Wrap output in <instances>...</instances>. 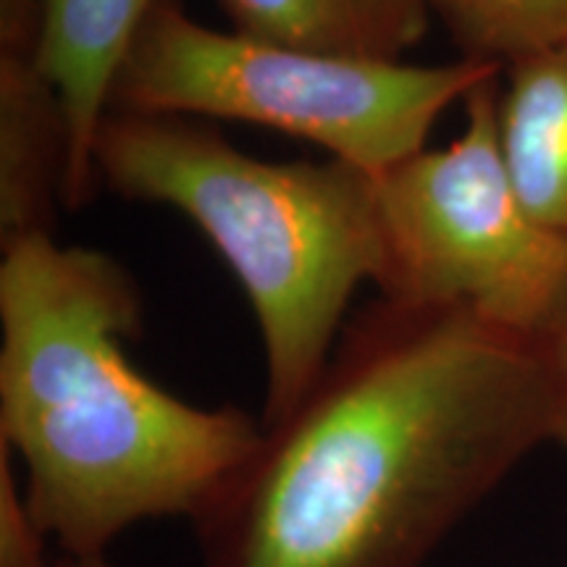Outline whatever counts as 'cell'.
<instances>
[{"label": "cell", "mask_w": 567, "mask_h": 567, "mask_svg": "<svg viewBox=\"0 0 567 567\" xmlns=\"http://www.w3.org/2000/svg\"><path fill=\"white\" fill-rule=\"evenodd\" d=\"M247 38L368 61H405L429 30L421 0H218Z\"/></svg>", "instance_id": "9"}, {"label": "cell", "mask_w": 567, "mask_h": 567, "mask_svg": "<svg viewBox=\"0 0 567 567\" xmlns=\"http://www.w3.org/2000/svg\"><path fill=\"white\" fill-rule=\"evenodd\" d=\"M547 442L555 408L538 342L379 297L193 520L200 567H423Z\"/></svg>", "instance_id": "1"}, {"label": "cell", "mask_w": 567, "mask_h": 567, "mask_svg": "<svg viewBox=\"0 0 567 567\" xmlns=\"http://www.w3.org/2000/svg\"><path fill=\"white\" fill-rule=\"evenodd\" d=\"M63 567H113L105 555H97V557H80V559H71Z\"/></svg>", "instance_id": "13"}, {"label": "cell", "mask_w": 567, "mask_h": 567, "mask_svg": "<svg viewBox=\"0 0 567 567\" xmlns=\"http://www.w3.org/2000/svg\"><path fill=\"white\" fill-rule=\"evenodd\" d=\"M544 365H547L551 386V408H555V442L567 446V316L538 342Z\"/></svg>", "instance_id": "12"}, {"label": "cell", "mask_w": 567, "mask_h": 567, "mask_svg": "<svg viewBox=\"0 0 567 567\" xmlns=\"http://www.w3.org/2000/svg\"><path fill=\"white\" fill-rule=\"evenodd\" d=\"M463 59L496 66L567 42V0H421Z\"/></svg>", "instance_id": "10"}, {"label": "cell", "mask_w": 567, "mask_h": 567, "mask_svg": "<svg viewBox=\"0 0 567 567\" xmlns=\"http://www.w3.org/2000/svg\"><path fill=\"white\" fill-rule=\"evenodd\" d=\"M499 84L502 71L465 97L452 145L375 174L384 243L375 289L542 342L567 316V237L517 195L499 140Z\"/></svg>", "instance_id": "5"}, {"label": "cell", "mask_w": 567, "mask_h": 567, "mask_svg": "<svg viewBox=\"0 0 567 567\" xmlns=\"http://www.w3.org/2000/svg\"><path fill=\"white\" fill-rule=\"evenodd\" d=\"M69 163V113L38 53L0 51V247L55 237Z\"/></svg>", "instance_id": "7"}, {"label": "cell", "mask_w": 567, "mask_h": 567, "mask_svg": "<svg viewBox=\"0 0 567 567\" xmlns=\"http://www.w3.org/2000/svg\"><path fill=\"white\" fill-rule=\"evenodd\" d=\"M142 295L122 264L51 234L0 260V446L27 505L71 559L151 517L197 520L264 444L237 408H197L124 352Z\"/></svg>", "instance_id": "2"}, {"label": "cell", "mask_w": 567, "mask_h": 567, "mask_svg": "<svg viewBox=\"0 0 567 567\" xmlns=\"http://www.w3.org/2000/svg\"><path fill=\"white\" fill-rule=\"evenodd\" d=\"M499 140L520 200L567 237V42L502 69Z\"/></svg>", "instance_id": "8"}, {"label": "cell", "mask_w": 567, "mask_h": 567, "mask_svg": "<svg viewBox=\"0 0 567 567\" xmlns=\"http://www.w3.org/2000/svg\"><path fill=\"white\" fill-rule=\"evenodd\" d=\"M158 0H42L38 61L61 92L71 126L66 210L97 193L95 142L111 111V92L140 27Z\"/></svg>", "instance_id": "6"}, {"label": "cell", "mask_w": 567, "mask_h": 567, "mask_svg": "<svg viewBox=\"0 0 567 567\" xmlns=\"http://www.w3.org/2000/svg\"><path fill=\"white\" fill-rule=\"evenodd\" d=\"M502 66L368 61L213 30L158 0L111 92V111L268 126L381 174L421 153L439 116Z\"/></svg>", "instance_id": "4"}, {"label": "cell", "mask_w": 567, "mask_h": 567, "mask_svg": "<svg viewBox=\"0 0 567 567\" xmlns=\"http://www.w3.org/2000/svg\"><path fill=\"white\" fill-rule=\"evenodd\" d=\"M97 184L187 216L243 284L266 363V429L287 421L337 350L384 243L375 174L339 158L266 161L200 118L109 111Z\"/></svg>", "instance_id": "3"}, {"label": "cell", "mask_w": 567, "mask_h": 567, "mask_svg": "<svg viewBox=\"0 0 567 567\" xmlns=\"http://www.w3.org/2000/svg\"><path fill=\"white\" fill-rule=\"evenodd\" d=\"M48 538L13 473V455L0 446V567H59L48 559Z\"/></svg>", "instance_id": "11"}]
</instances>
